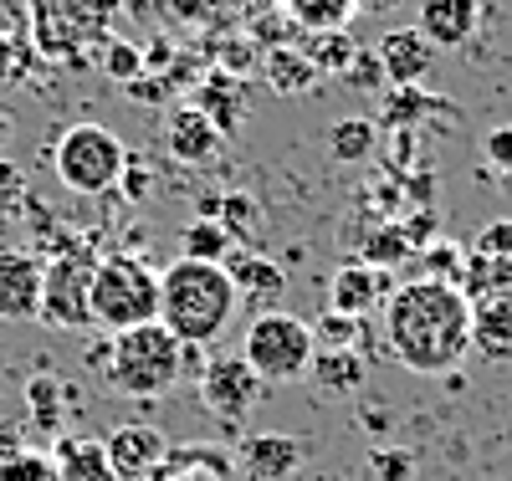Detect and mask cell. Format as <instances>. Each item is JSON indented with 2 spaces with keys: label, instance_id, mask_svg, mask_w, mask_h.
Instances as JSON below:
<instances>
[{
  "label": "cell",
  "instance_id": "1",
  "mask_svg": "<svg viewBox=\"0 0 512 481\" xmlns=\"http://www.w3.org/2000/svg\"><path fill=\"white\" fill-rule=\"evenodd\" d=\"M384 338H390V354L410 374H451L472 354V302L451 282H431V277L405 282L390 292Z\"/></svg>",
  "mask_w": 512,
  "mask_h": 481
},
{
  "label": "cell",
  "instance_id": "2",
  "mask_svg": "<svg viewBox=\"0 0 512 481\" xmlns=\"http://www.w3.org/2000/svg\"><path fill=\"white\" fill-rule=\"evenodd\" d=\"M241 297L226 277V261H169L159 272V323L190 348H210L236 318Z\"/></svg>",
  "mask_w": 512,
  "mask_h": 481
},
{
  "label": "cell",
  "instance_id": "3",
  "mask_svg": "<svg viewBox=\"0 0 512 481\" xmlns=\"http://www.w3.org/2000/svg\"><path fill=\"white\" fill-rule=\"evenodd\" d=\"M118 0H26V41L41 62L88 67L118 21Z\"/></svg>",
  "mask_w": 512,
  "mask_h": 481
},
{
  "label": "cell",
  "instance_id": "4",
  "mask_svg": "<svg viewBox=\"0 0 512 481\" xmlns=\"http://www.w3.org/2000/svg\"><path fill=\"white\" fill-rule=\"evenodd\" d=\"M180 338L169 333L159 318L154 323H139L128 333H113L108 343V384L128 400H159L180 384Z\"/></svg>",
  "mask_w": 512,
  "mask_h": 481
},
{
  "label": "cell",
  "instance_id": "5",
  "mask_svg": "<svg viewBox=\"0 0 512 481\" xmlns=\"http://www.w3.org/2000/svg\"><path fill=\"white\" fill-rule=\"evenodd\" d=\"M88 308H93V323H103L108 333H128L139 323H154L159 318V272L144 256H128V251L98 256Z\"/></svg>",
  "mask_w": 512,
  "mask_h": 481
},
{
  "label": "cell",
  "instance_id": "6",
  "mask_svg": "<svg viewBox=\"0 0 512 481\" xmlns=\"http://www.w3.org/2000/svg\"><path fill=\"white\" fill-rule=\"evenodd\" d=\"M313 354H318L313 328L303 318L282 313V308L256 313L251 328H246V343H241L246 369L262 379V384H292V379H303L308 364H313Z\"/></svg>",
  "mask_w": 512,
  "mask_h": 481
},
{
  "label": "cell",
  "instance_id": "7",
  "mask_svg": "<svg viewBox=\"0 0 512 481\" xmlns=\"http://www.w3.org/2000/svg\"><path fill=\"white\" fill-rule=\"evenodd\" d=\"M52 164L72 195H108L128 169V149L103 123H72L52 149Z\"/></svg>",
  "mask_w": 512,
  "mask_h": 481
},
{
  "label": "cell",
  "instance_id": "8",
  "mask_svg": "<svg viewBox=\"0 0 512 481\" xmlns=\"http://www.w3.org/2000/svg\"><path fill=\"white\" fill-rule=\"evenodd\" d=\"M93 267H98V256L77 251V246L52 256V261H41V323L62 328V333L93 323V308H88Z\"/></svg>",
  "mask_w": 512,
  "mask_h": 481
},
{
  "label": "cell",
  "instance_id": "9",
  "mask_svg": "<svg viewBox=\"0 0 512 481\" xmlns=\"http://www.w3.org/2000/svg\"><path fill=\"white\" fill-rule=\"evenodd\" d=\"M256 400H262V379L246 369V359H210L205 374H200V405L226 420V425H241Z\"/></svg>",
  "mask_w": 512,
  "mask_h": 481
},
{
  "label": "cell",
  "instance_id": "10",
  "mask_svg": "<svg viewBox=\"0 0 512 481\" xmlns=\"http://www.w3.org/2000/svg\"><path fill=\"white\" fill-rule=\"evenodd\" d=\"M41 318V256L6 246L0 251V323Z\"/></svg>",
  "mask_w": 512,
  "mask_h": 481
},
{
  "label": "cell",
  "instance_id": "11",
  "mask_svg": "<svg viewBox=\"0 0 512 481\" xmlns=\"http://www.w3.org/2000/svg\"><path fill=\"white\" fill-rule=\"evenodd\" d=\"M103 456H108L118 481H144L169 456V446H164V435L154 425H118V430H108Z\"/></svg>",
  "mask_w": 512,
  "mask_h": 481
},
{
  "label": "cell",
  "instance_id": "12",
  "mask_svg": "<svg viewBox=\"0 0 512 481\" xmlns=\"http://www.w3.org/2000/svg\"><path fill=\"white\" fill-rule=\"evenodd\" d=\"M303 456H308L303 441H292V435H272V430H256V435H246V441H241L236 466H241L246 481H287L297 466H303Z\"/></svg>",
  "mask_w": 512,
  "mask_h": 481
},
{
  "label": "cell",
  "instance_id": "13",
  "mask_svg": "<svg viewBox=\"0 0 512 481\" xmlns=\"http://www.w3.org/2000/svg\"><path fill=\"white\" fill-rule=\"evenodd\" d=\"M374 57H379L384 82H390V87H420L425 72L436 67V47H431V41H425L415 26H405V31H384V41L374 47Z\"/></svg>",
  "mask_w": 512,
  "mask_h": 481
},
{
  "label": "cell",
  "instance_id": "14",
  "mask_svg": "<svg viewBox=\"0 0 512 481\" xmlns=\"http://www.w3.org/2000/svg\"><path fill=\"white\" fill-rule=\"evenodd\" d=\"M482 21V0H420V36L431 41V47H461V41H472Z\"/></svg>",
  "mask_w": 512,
  "mask_h": 481
},
{
  "label": "cell",
  "instance_id": "15",
  "mask_svg": "<svg viewBox=\"0 0 512 481\" xmlns=\"http://www.w3.org/2000/svg\"><path fill=\"white\" fill-rule=\"evenodd\" d=\"M164 139H169V154H175L180 164H210L221 154V128L210 123L200 108H175L169 113Z\"/></svg>",
  "mask_w": 512,
  "mask_h": 481
},
{
  "label": "cell",
  "instance_id": "16",
  "mask_svg": "<svg viewBox=\"0 0 512 481\" xmlns=\"http://www.w3.org/2000/svg\"><path fill=\"white\" fill-rule=\"evenodd\" d=\"M379 292H384L379 267H369V261H344V267L333 272V282H328V308L364 323V313L379 302Z\"/></svg>",
  "mask_w": 512,
  "mask_h": 481
},
{
  "label": "cell",
  "instance_id": "17",
  "mask_svg": "<svg viewBox=\"0 0 512 481\" xmlns=\"http://www.w3.org/2000/svg\"><path fill=\"white\" fill-rule=\"evenodd\" d=\"M226 277H231L236 297L251 302V308H272V302L287 292V272L267 256H226Z\"/></svg>",
  "mask_w": 512,
  "mask_h": 481
},
{
  "label": "cell",
  "instance_id": "18",
  "mask_svg": "<svg viewBox=\"0 0 512 481\" xmlns=\"http://www.w3.org/2000/svg\"><path fill=\"white\" fill-rule=\"evenodd\" d=\"M308 374H313V384L323 389V395L344 400V395H354V389H364L369 364H364V354H354V348H318Z\"/></svg>",
  "mask_w": 512,
  "mask_h": 481
},
{
  "label": "cell",
  "instance_id": "19",
  "mask_svg": "<svg viewBox=\"0 0 512 481\" xmlns=\"http://www.w3.org/2000/svg\"><path fill=\"white\" fill-rule=\"evenodd\" d=\"M472 348L487 359H512V297L472 302Z\"/></svg>",
  "mask_w": 512,
  "mask_h": 481
},
{
  "label": "cell",
  "instance_id": "20",
  "mask_svg": "<svg viewBox=\"0 0 512 481\" xmlns=\"http://www.w3.org/2000/svg\"><path fill=\"white\" fill-rule=\"evenodd\" d=\"M456 292L466 302H487V297H512V256H466Z\"/></svg>",
  "mask_w": 512,
  "mask_h": 481
},
{
  "label": "cell",
  "instance_id": "21",
  "mask_svg": "<svg viewBox=\"0 0 512 481\" xmlns=\"http://www.w3.org/2000/svg\"><path fill=\"white\" fill-rule=\"evenodd\" d=\"M57 481H118L103 441H72V435H57Z\"/></svg>",
  "mask_w": 512,
  "mask_h": 481
},
{
  "label": "cell",
  "instance_id": "22",
  "mask_svg": "<svg viewBox=\"0 0 512 481\" xmlns=\"http://www.w3.org/2000/svg\"><path fill=\"white\" fill-rule=\"evenodd\" d=\"M26 410H31L41 435H67V384H57L52 374H31L26 379Z\"/></svg>",
  "mask_w": 512,
  "mask_h": 481
},
{
  "label": "cell",
  "instance_id": "23",
  "mask_svg": "<svg viewBox=\"0 0 512 481\" xmlns=\"http://www.w3.org/2000/svg\"><path fill=\"white\" fill-rule=\"evenodd\" d=\"M267 82L277 87L282 98H308L318 87V67L308 62V52L277 47V52H267Z\"/></svg>",
  "mask_w": 512,
  "mask_h": 481
},
{
  "label": "cell",
  "instance_id": "24",
  "mask_svg": "<svg viewBox=\"0 0 512 481\" xmlns=\"http://www.w3.org/2000/svg\"><path fill=\"white\" fill-rule=\"evenodd\" d=\"M374 149H379V123H369V118H338L328 128V154L338 164H364Z\"/></svg>",
  "mask_w": 512,
  "mask_h": 481
},
{
  "label": "cell",
  "instance_id": "25",
  "mask_svg": "<svg viewBox=\"0 0 512 481\" xmlns=\"http://www.w3.org/2000/svg\"><path fill=\"white\" fill-rule=\"evenodd\" d=\"M436 103L441 98H431V93H420V87H390L384 93V103H379V123L390 128V134H415V123L425 118V113H436Z\"/></svg>",
  "mask_w": 512,
  "mask_h": 481
},
{
  "label": "cell",
  "instance_id": "26",
  "mask_svg": "<svg viewBox=\"0 0 512 481\" xmlns=\"http://www.w3.org/2000/svg\"><path fill=\"white\" fill-rule=\"evenodd\" d=\"M231 236L221 221H210V215H195V221L180 231V256L185 261H226L231 256Z\"/></svg>",
  "mask_w": 512,
  "mask_h": 481
},
{
  "label": "cell",
  "instance_id": "27",
  "mask_svg": "<svg viewBox=\"0 0 512 481\" xmlns=\"http://www.w3.org/2000/svg\"><path fill=\"white\" fill-rule=\"evenodd\" d=\"M354 57H359V41L349 31H318L313 36V52H308V62L318 67V77H344Z\"/></svg>",
  "mask_w": 512,
  "mask_h": 481
},
{
  "label": "cell",
  "instance_id": "28",
  "mask_svg": "<svg viewBox=\"0 0 512 481\" xmlns=\"http://www.w3.org/2000/svg\"><path fill=\"white\" fill-rule=\"evenodd\" d=\"M231 103H236V82H231V77H216L210 87H200V98H195V108H200V113H205L210 123L221 128V139H226L231 128L241 123V113H236Z\"/></svg>",
  "mask_w": 512,
  "mask_h": 481
},
{
  "label": "cell",
  "instance_id": "29",
  "mask_svg": "<svg viewBox=\"0 0 512 481\" xmlns=\"http://www.w3.org/2000/svg\"><path fill=\"white\" fill-rule=\"evenodd\" d=\"M98 67H103V77L128 87L134 77H144V52L134 47V41H108V47L98 52Z\"/></svg>",
  "mask_w": 512,
  "mask_h": 481
},
{
  "label": "cell",
  "instance_id": "30",
  "mask_svg": "<svg viewBox=\"0 0 512 481\" xmlns=\"http://www.w3.org/2000/svg\"><path fill=\"white\" fill-rule=\"evenodd\" d=\"M292 11L303 16V26H313V31H344L354 0H292Z\"/></svg>",
  "mask_w": 512,
  "mask_h": 481
},
{
  "label": "cell",
  "instance_id": "31",
  "mask_svg": "<svg viewBox=\"0 0 512 481\" xmlns=\"http://www.w3.org/2000/svg\"><path fill=\"white\" fill-rule=\"evenodd\" d=\"M420 267H425V277L431 282H461V267H466V251L456 246V241H436V246H425V256H420Z\"/></svg>",
  "mask_w": 512,
  "mask_h": 481
},
{
  "label": "cell",
  "instance_id": "32",
  "mask_svg": "<svg viewBox=\"0 0 512 481\" xmlns=\"http://www.w3.org/2000/svg\"><path fill=\"white\" fill-rule=\"evenodd\" d=\"M308 328H313V343L318 348H354L359 343V318H344V313H333V308H323L318 323H308Z\"/></svg>",
  "mask_w": 512,
  "mask_h": 481
},
{
  "label": "cell",
  "instance_id": "33",
  "mask_svg": "<svg viewBox=\"0 0 512 481\" xmlns=\"http://www.w3.org/2000/svg\"><path fill=\"white\" fill-rule=\"evenodd\" d=\"M205 215H210V221H221V226H226V236L236 241L241 231H251L256 205H251L246 195H226V200H210V205H205Z\"/></svg>",
  "mask_w": 512,
  "mask_h": 481
},
{
  "label": "cell",
  "instance_id": "34",
  "mask_svg": "<svg viewBox=\"0 0 512 481\" xmlns=\"http://www.w3.org/2000/svg\"><path fill=\"white\" fill-rule=\"evenodd\" d=\"M0 481H57V461L41 451H21L11 461H0Z\"/></svg>",
  "mask_w": 512,
  "mask_h": 481
},
{
  "label": "cell",
  "instance_id": "35",
  "mask_svg": "<svg viewBox=\"0 0 512 481\" xmlns=\"http://www.w3.org/2000/svg\"><path fill=\"white\" fill-rule=\"evenodd\" d=\"M369 471H374V481H415V456L405 446H379L369 456Z\"/></svg>",
  "mask_w": 512,
  "mask_h": 481
},
{
  "label": "cell",
  "instance_id": "36",
  "mask_svg": "<svg viewBox=\"0 0 512 481\" xmlns=\"http://www.w3.org/2000/svg\"><path fill=\"white\" fill-rule=\"evenodd\" d=\"M31 57H36V52H31V41H21V36H6V31H0V87L21 82Z\"/></svg>",
  "mask_w": 512,
  "mask_h": 481
},
{
  "label": "cell",
  "instance_id": "37",
  "mask_svg": "<svg viewBox=\"0 0 512 481\" xmlns=\"http://www.w3.org/2000/svg\"><path fill=\"white\" fill-rule=\"evenodd\" d=\"M477 256H512V221H487L477 231Z\"/></svg>",
  "mask_w": 512,
  "mask_h": 481
},
{
  "label": "cell",
  "instance_id": "38",
  "mask_svg": "<svg viewBox=\"0 0 512 481\" xmlns=\"http://www.w3.org/2000/svg\"><path fill=\"white\" fill-rule=\"evenodd\" d=\"M21 451H26V425H21L16 415L0 410V461H11V456H21Z\"/></svg>",
  "mask_w": 512,
  "mask_h": 481
},
{
  "label": "cell",
  "instance_id": "39",
  "mask_svg": "<svg viewBox=\"0 0 512 481\" xmlns=\"http://www.w3.org/2000/svg\"><path fill=\"white\" fill-rule=\"evenodd\" d=\"M344 77H349L354 87H379V82H384V67H379V57H374V52H364V47H359V57L349 62V72H344Z\"/></svg>",
  "mask_w": 512,
  "mask_h": 481
},
{
  "label": "cell",
  "instance_id": "40",
  "mask_svg": "<svg viewBox=\"0 0 512 481\" xmlns=\"http://www.w3.org/2000/svg\"><path fill=\"white\" fill-rule=\"evenodd\" d=\"M482 149H487V164H497V169H512V128H492Z\"/></svg>",
  "mask_w": 512,
  "mask_h": 481
},
{
  "label": "cell",
  "instance_id": "41",
  "mask_svg": "<svg viewBox=\"0 0 512 481\" xmlns=\"http://www.w3.org/2000/svg\"><path fill=\"white\" fill-rule=\"evenodd\" d=\"M169 11H175L180 21H190V26H200V16L216 11V0H169Z\"/></svg>",
  "mask_w": 512,
  "mask_h": 481
},
{
  "label": "cell",
  "instance_id": "42",
  "mask_svg": "<svg viewBox=\"0 0 512 481\" xmlns=\"http://www.w3.org/2000/svg\"><path fill=\"white\" fill-rule=\"evenodd\" d=\"M118 185H123V195H128V200H144V195H149V174H144L139 164H128Z\"/></svg>",
  "mask_w": 512,
  "mask_h": 481
},
{
  "label": "cell",
  "instance_id": "43",
  "mask_svg": "<svg viewBox=\"0 0 512 481\" xmlns=\"http://www.w3.org/2000/svg\"><path fill=\"white\" fill-rule=\"evenodd\" d=\"M128 98H134V103H159L164 98V82H149V77H134V82H128Z\"/></svg>",
  "mask_w": 512,
  "mask_h": 481
},
{
  "label": "cell",
  "instance_id": "44",
  "mask_svg": "<svg viewBox=\"0 0 512 481\" xmlns=\"http://www.w3.org/2000/svg\"><path fill=\"white\" fill-rule=\"evenodd\" d=\"M169 57H175V52H169L164 41H154V47L144 52V67H149V72H164V67H169Z\"/></svg>",
  "mask_w": 512,
  "mask_h": 481
},
{
  "label": "cell",
  "instance_id": "45",
  "mask_svg": "<svg viewBox=\"0 0 512 481\" xmlns=\"http://www.w3.org/2000/svg\"><path fill=\"white\" fill-rule=\"evenodd\" d=\"M118 11H128L134 21H144L149 11H159V0H118Z\"/></svg>",
  "mask_w": 512,
  "mask_h": 481
},
{
  "label": "cell",
  "instance_id": "46",
  "mask_svg": "<svg viewBox=\"0 0 512 481\" xmlns=\"http://www.w3.org/2000/svg\"><path fill=\"white\" fill-rule=\"evenodd\" d=\"M0 190H6V195H16V190H21V174H16L6 159H0Z\"/></svg>",
  "mask_w": 512,
  "mask_h": 481
},
{
  "label": "cell",
  "instance_id": "47",
  "mask_svg": "<svg viewBox=\"0 0 512 481\" xmlns=\"http://www.w3.org/2000/svg\"><path fill=\"white\" fill-rule=\"evenodd\" d=\"M6 139H11V118H6V113H0V144H6Z\"/></svg>",
  "mask_w": 512,
  "mask_h": 481
}]
</instances>
